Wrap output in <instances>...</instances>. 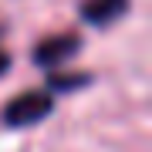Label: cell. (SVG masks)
<instances>
[{
	"label": "cell",
	"mask_w": 152,
	"mask_h": 152,
	"mask_svg": "<svg viewBox=\"0 0 152 152\" xmlns=\"http://www.w3.org/2000/svg\"><path fill=\"white\" fill-rule=\"evenodd\" d=\"M54 108V98L48 91H24L7 102L4 108V125L7 129H31V125L44 122Z\"/></svg>",
	"instance_id": "obj_1"
},
{
	"label": "cell",
	"mask_w": 152,
	"mask_h": 152,
	"mask_svg": "<svg viewBox=\"0 0 152 152\" xmlns=\"http://www.w3.org/2000/svg\"><path fill=\"white\" fill-rule=\"evenodd\" d=\"M78 48H81V37H78V34H54V37H44L41 44H34V64L54 68V64H61V61H68Z\"/></svg>",
	"instance_id": "obj_2"
},
{
	"label": "cell",
	"mask_w": 152,
	"mask_h": 152,
	"mask_svg": "<svg viewBox=\"0 0 152 152\" xmlns=\"http://www.w3.org/2000/svg\"><path fill=\"white\" fill-rule=\"evenodd\" d=\"M78 14L91 27H112L115 20H122L129 14V0H81Z\"/></svg>",
	"instance_id": "obj_3"
},
{
	"label": "cell",
	"mask_w": 152,
	"mask_h": 152,
	"mask_svg": "<svg viewBox=\"0 0 152 152\" xmlns=\"http://www.w3.org/2000/svg\"><path fill=\"white\" fill-rule=\"evenodd\" d=\"M91 81V75H51L48 88L51 91H71V88H85Z\"/></svg>",
	"instance_id": "obj_4"
},
{
	"label": "cell",
	"mask_w": 152,
	"mask_h": 152,
	"mask_svg": "<svg viewBox=\"0 0 152 152\" xmlns=\"http://www.w3.org/2000/svg\"><path fill=\"white\" fill-rule=\"evenodd\" d=\"M7 71H10V54H7V51H0V78H4Z\"/></svg>",
	"instance_id": "obj_5"
}]
</instances>
